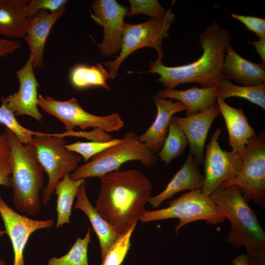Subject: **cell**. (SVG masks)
Here are the masks:
<instances>
[{
	"instance_id": "25",
	"label": "cell",
	"mask_w": 265,
	"mask_h": 265,
	"mask_svg": "<svg viewBox=\"0 0 265 265\" xmlns=\"http://www.w3.org/2000/svg\"><path fill=\"white\" fill-rule=\"evenodd\" d=\"M109 78L108 72L101 63L91 66L79 64L75 66L70 73L72 85L79 89L100 86L109 90L106 83L107 80Z\"/></svg>"
},
{
	"instance_id": "26",
	"label": "cell",
	"mask_w": 265,
	"mask_h": 265,
	"mask_svg": "<svg viewBox=\"0 0 265 265\" xmlns=\"http://www.w3.org/2000/svg\"><path fill=\"white\" fill-rule=\"evenodd\" d=\"M217 96L223 100L234 97L244 98L265 109V84L255 86L238 85L230 80L225 79L218 83Z\"/></svg>"
},
{
	"instance_id": "30",
	"label": "cell",
	"mask_w": 265,
	"mask_h": 265,
	"mask_svg": "<svg viewBox=\"0 0 265 265\" xmlns=\"http://www.w3.org/2000/svg\"><path fill=\"white\" fill-rule=\"evenodd\" d=\"M137 223L120 235L107 252L101 265H121L131 246V238Z\"/></svg>"
},
{
	"instance_id": "11",
	"label": "cell",
	"mask_w": 265,
	"mask_h": 265,
	"mask_svg": "<svg viewBox=\"0 0 265 265\" xmlns=\"http://www.w3.org/2000/svg\"><path fill=\"white\" fill-rule=\"evenodd\" d=\"M221 130L216 129L206 148L204 158V183L202 193L210 196L224 182L235 177L240 172L243 157L233 152L224 151L218 140Z\"/></svg>"
},
{
	"instance_id": "17",
	"label": "cell",
	"mask_w": 265,
	"mask_h": 265,
	"mask_svg": "<svg viewBox=\"0 0 265 265\" xmlns=\"http://www.w3.org/2000/svg\"><path fill=\"white\" fill-rule=\"evenodd\" d=\"M153 98L157 109L155 119L143 133L138 135V138L150 150L158 153L163 146L172 117L186 108L181 102H173L171 99L166 100L158 95Z\"/></svg>"
},
{
	"instance_id": "19",
	"label": "cell",
	"mask_w": 265,
	"mask_h": 265,
	"mask_svg": "<svg viewBox=\"0 0 265 265\" xmlns=\"http://www.w3.org/2000/svg\"><path fill=\"white\" fill-rule=\"evenodd\" d=\"M204 175L198 168L193 158L189 153L179 171L167 184L165 188L157 195L150 198L148 202L153 208H158L167 199L184 190L202 189L204 183Z\"/></svg>"
},
{
	"instance_id": "23",
	"label": "cell",
	"mask_w": 265,
	"mask_h": 265,
	"mask_svg": "<svg viewBox=\"0 0 265 265\" xmlns=\"http://www.w3.org/2000/svg\"><path fill=\"white\" fill-rule=\"evenodd\" d=\"M27 0H0V36L24 38L28 27L25 13Z\"/></svg>"
},
{
	"instance_id": "5",
	"label": "cell",
	"mask_w": 265,
	"mask_h": 265,
	"mask_svg": "<svg viewBox=\"0 0 265 265\" xmlns=\"http://www.w3.org/2000/svg\"><path fill=\"white\" fill-rule=\"evenodd\" d=\"M133 160L140 161L147 167H152L157 164L158 157L157 153L140 141L136 132L130 131L125 134L119 143L94 156L89 161L78 166L70 176L74 180H85L91 177L100 178L107 173L118 170L125 162Z\"/></svg>"
},
{
	"instance_id": "21",
	"label": "cell",
	"mask_w": 265,
	"mask_h": 265,
	"mask_svg": "<svg viewBox=\"0 0 265 265\" xmlns=\"http://www.w3.org/2000/svg\"><path fill=\"white\" fill-rule=\"evenodd\" d=\"M76 197L77 201L74 208L82 211L90 221L99 240L102 261L120 235L90 203L86 194L85 181L80 186Z\"/></svg>"
},
{
	"instance_id": "38",
	"label": "cell",
	"mask_w": 265,
	"mask_h": 265,
	"mask_svg": "<svg viewBox=\"0 0 265 265\" xmlns=\"http://www.w3.org/2000/svg\"><path fill=\"white\" fill-rule=\"evenodd\" d=\"M233 265H249L246 254H241L237 256L233 261Z\"/></svg>"
},
{
	"instance_id": "12",
	"label": "cell",
	"mask_w": 265,
	"mask_h": 265,
	"mask_svg": "<svg viewBox=\"0 0 265 265\" xmlns=\"http://www.w3.org/2000/svg\"><path fill=\"white\" fill-rule=\"evenodd\" d=\"M91 7L93 13L90 16L104 27V38L97 44L104 56L120 53L122 43V33L129 8L115 0H95Z\"/></svg>"
},
{
	"instance_id": "27",
	"label": "cell",
	"mask_w": 265,
	"mask_h": 265,
	"mask_svg": "<svg viewBox=\"0 0 265 265\" xmlns=\"http://www.w3.org/2000/svg\"><path fill=\"white\" fill-rule=\"evenodd\" d=\"M187 144V138L183 131L171 122L163 146L157 154L158 157L165 165H168L174 159L182 155Z\"/></svg>"
},
{
	"instance_id": "40",
	"label": "cell",
	"mask_w": 265,
	"mask_h": 265,
	"mask_svg": "<svg viewBox=\"0 0 265 265\" xmlns=\"http://www.w3.org/2000/svg\"><path fill=\"white\" fill-rule=\"evenodd\" d=\"M0 265H6V264L4 260L0 259Z\"/></svg>"
},
{
	"instance_id": "14",
	"label": "cell",
	"mask_w": 265,
	"mask_h": 265,
	"mask_svg": "<svg viewBox=\"0 0 265 265\" xmlns=\"http://www.w3.org/2000/svg\"><path fill=\"white\" fill-rule=\"evenodd\" d=\"M219 111L217 104L196 114L185 117L172 116L171 122L178 126L186 135L190 154L198 166L203 164L204 148L210 127Z\"/></svg>"
},
{
	"instance_id": "20",
	"label": "cell",
	"mask_w": 265,
	"mask_h": 265,
	"mask_svg": "<svg viewBox=\"0 0 265 265\" xmlns=\"http://www.w3.org/2000/svg\"><path fill=\"white\" fill-rule=\"evenodd\" d=\"M216 101L226 123L232 151L242 156L247 143L256 135L255 131L241 108L231 106L220 98Z\"/></svg>"
},
{
	"instance_id": "2",
	"label": "cell",
	"mask_w": 265,
	"mask_h": 265,
	"mask_svg": "<svg viewBox=\"0 0 265 265\" xmlns=\"http://www.w3.org/2000/svg\"><path fill=\"white\" fill-rule=\"evenodd\" d=\"M231 39L229 30L214 22L200 35L199 43L203 52L197 60L170 67L157 58L150 62L148 71L139 73L158 74L160 77L156 80L166 88L174 89L186 83H197L203 88L214 86L226 79L223 66L225 53Z\"/></svg>"
},
{
	"instance_id": "32",
	"label": "cell",
	"mask_w": 265,
	"mask_h": 265,
	"mask_svg": "<svg viewBox=\"0 0 265 265\" xmlns=\"http://www.w3.org/2000/svg\"><path fill=\"white\" fill-rule=\"evenodd\" d=\"M12 161L7 132L0 133V185L11 187Z\"/></svg>"
},
{
	"instance_id": "31",
	"label": "cell",
	"mask_w": 265,
	"mask_h": 265,
	"mask_svg": "<svg viewBox=\"0 0 265 265\" xmlns=\"http://www.w3.org/2000/svg\"><path fill=\"white\" fill-rule=\"evenodd\" d=\"M121 140L122 138H113L107 141H77L70 144H66V148L72 152L81 155L85 161L87 162L89 159L94 156L119 143Z\"/></svg>"
},
{
	"instance_id": "18",
	"label": "cell",
	"mask_w": 265,
	"mask_h": 265,
	"mask_svg": "<svg viewBox=\"0 0 265 265\" xmlns=\"http://www.w3.org/2000/svg\"><path fill=\"white\" fill-rule=\"evenodd\" d=\"M225 53L223 69L226 79H232L243 86L265 84V63H255L243 58L231 44Z\"/></svg>"
},
{
	"instance_id": "7",
	"label": "cell",
	"mask_w": 265,
	"mask_h": 265,
	"mask_svg": "<svg viewBox=\"0 0 265 265\" xmlns=\"http://www.w3.org/2000/svg\"><path fill=\"white\" fill-rule=\"evenodd\" d=\"M171 7L161 18L151 19L147 22L135 25L125 23L119 54L114 60L104 62L108 69L110 78L113 79L117 76L119 67L122 62L131 53L139 49L152 48L157 51L158 58L162 59V42L169 36L168 30L175 19Z\"/></svg>"
},
{
	"instance_id": "35",
	"label": "cell",
	"mask_w": 265,
	"mask_h": 265,
	"mask_svg": "<svg viewBox=\"0 0 265 265\" xmlns=\"http://www.w3.org/2000/svg\"><path fill=\"white\" fill-rule=\"evenodd\" d=\"M231 16L242 23L248 30L252 31L261 38H265V19L259 17L238 15L235 13Z\"/></svg>"
},
{
	"instance_id": "8",
	"label": "cell",
	"mask_w": 265,
	"mask_h": 265,
	"mask_svg": "<svg viewBox=\"0 0 265 265\" xmlns=\"http://www.w3.org/2000/svg\"><path fill=\"white\" fill-rule=\"evenodd\" d=\"M168 204L165 208L146 211L139 220L147 222L177 218L179 219L175 227L177 233L183 226L195 221L204 220L207 224L215 225L226 219L210 196L203 194L201 189L184 193Z\"/></svg>"
},
{
	"instance_id": "9",
	"label": "cell",
	"mask_w": 265,
	"mask_h": 265,
	"mask_svg": "<svg viewBox=\"0 0 265 265\" xmlns=\"http://www.w3.org/2000/svg\"><path fill=\"white\" fill-rule=\"evenodd\" d=\"M243 164L239 173L218 187H238L244 199L260 206L265 201V135L263 132L247 143L242 156Z\"/></svg>"
},
{
	"instance_id": "34",
	"label": "cell",
	"mask_w": 265,
	"mask_h": 265,
	"mask_svg": "<svg viewBox=\"0 0 265 265\" xmlns=\"http://www.w3.org/2000/svg\"><path fill=\"white\" fill-rule=\"evenodd\" d=\"M66 0H30L25 7V13L28 18L39 11L50 10L53 12L66 5Z\"/></svg>"
},
{
	"instance_id": "15",
	"label": "cell",
	"mask_w": 265,
	"mask_h": 265,
	"mask_svg": "<svg viewBox=\"0 0 265 265\" xmlns=\"http://www.w3.org/2000/svg\"><path fill=\"white\" fill-rule=\"evenodd\" d=\"M31 59L29 57L25 65L16 72L19 80L18 92L4 98L8 107L15 115H26L41 122L42 115L38 108V88Z\"/></svg>"
},
{
	"instance_id": "10",
	"label": "cell",
	"mask_w": 265,
	"mask_h": 265,
	"mask_svg": "<svg viewBox=\"0 0 265 265\" xmlns=\"http://www.w3.org/2000/svg\"><path fill=\"white\" fill-rule=\"evenodd\" d=\"M37 105L46 112L59 119L68 132L79 127L82 130L88 128L99 129L108 133L118 131L124 126V122L118 113L106 116L91 114L80 106L75 97L66 101H59L40 94Z\"/></svg>"
},
{
	"instance_id": "13",
	"label": "cell",
	"mask_w": 265,
	"mask_h": 265,
	"mask_svg": "<svg viewBox=\"0 0 265 265\" xmlns=\"http://www.w3.org/2000/svg\"><path fill=\"white\" fill-rule=\"evenodd\" d=\"M0 216L12 244L13 265H25L24 252L30 236L36 230L52 228L53 221L33 219L20 214L8 206L0 194Z\"/></svg>"
},
{
	"instance_id": "22",
	"label": "cell",
	"mask_w": 265,
	"mask_h": 265,
	"mask_svg": "<svg viewBox=\"0 0 265 265\" xmlns=\"http://www.w3.org/2000/svg\"><path fill=\"white\" fill-rule=\"evenodd\" d=\"M218 84L207 88H190L180 90L164 88L159 91V97L178 100L186 108L187 116L202 112L211 107L217 100Z\"/></svg>"
},
{
	"instance_id": "28",
	"label": "cell",
	"mask_w": 265,
	"mask_h": 265,
	"mask_svg": "<svg viewBox=\"0 0 265 265\" xmlns=\"http://www.w3.org/2000/svg\"><path fill=\"white\" fill-rule=\"evenodd\" d=\"M90 241L89 228L85 237L82 238H78L67 254L59 258H51L48 265H89L87 249Z\"/></svg>"
},
{
	"instance_id": "33",
	"label": "cell",
	"mask_w": 265,
	"mask_h": 265,
	"mask_svg": "<svg viewBox=\"0 0 265 265\" xmlns=\"http://www.w3.org/2000/svg\"><path fill=\"white\" fill-rule=\"evenodd\" d=\"M130 10L127 13L129 17L138 14H145L151 19H159L166 13L165 9L157 0H129Z\"/></svg>"
},
{
	"instance_id": "29",
	"label": "cell",
	"mask_w": 265,
	"mask_h": 265,
	"mask_svg": "<svg viewBox=\"0 0 265 265\" xmlns=\"http://www.w3.org/2000/svg\"><path fill=\"white\" fill-rule=\"evenodd\" d=\"M15 116L8 107L4 97H2L0 106V123L13 132L22 143L31 144L34 136L39 135L41 132L33 131L23 127L18 122Z\"/></svg>"
},
{
	"instance_id": "1",
	"label": "cell",
	"mask_w": 265,
	"mask_h": 265,
	"mask_svg": "<svg viewBox=\"0 0 265 265\" xmlns=\"http://www.w3.org/2000/svg\"><path fill=\"white\" fill-rule=\"evenodd\" d=\"M101 187L95 209L121 235L145 213L151 197L150 180L136 169L116 170L100 178Z\"/></svg>"
},
{
	"instance_id": "39",
	"label": "cell",
	"mask_w": 265,
	"mask_h": 265,
	"mask_svg": "<svg viewBox=\"0 0 265 265\" xmlns=\"http://www.w3.org/2000/svg\"><path fill=\"white\" fill-rule=\"evenodd\" d=\"M6 234L5 230H1L0 229V237L3 236Z\"/></svg>"
},
{
	"instance_id": "36",
	"label": "cell",
	"mask_w": 265,
	"mask_h": 265,
	"mask_svg": "<svg viewBox=\"0 0 265 265\" xmlns=\"http://www.w3.org/2000/svg\"><path fill=\"white\" fill-rule=\"evenodd\" d=\"M21 44L17 39H8L0 36V59L20 48Z\"/></svg>"
},
{
	"instance_id": "4",
	"label": "cell",
	"mask_w": 265,
	"mask_h": 265,
	"mask_svg": "<svg viewBox=\"0 0 265 265\" xmlns=\"http://www.w3.org/2000/svg\"><path fill=\"white\" fill-rule=\"evenodd\" d=\"M210 197L230 221L228 243L236 248L253 242L265 244V231L238 186L218 187Z\"/></svg>"
},
{
	"instance_id": "6",
	"label": "cell",
	"mask_w": 265,
	"mask_h": 265,
	"mask_svg": "<svg viewBox=\"0 0 265 265\" xmlns=\"http://www.w3.org/2000/svg\"><path fill=\"white\" fill-rule=\"evenodd\" d=\"M64 132H41L35 135L31 144L35 149L38 160L48 176V182L43 191L42 203L47 205L58 183L72 173L81 160L78 154L66 148Z\"/></svg>"
},
{
	"instance_id": "37",
	"label": "cell",
	"mask_w": 265,
	"mask_h": 265,
	"mask_svg": "<svg viewBox=\"0 0 265 265\" xmlns=\"http://www.w3.org/2000/svg\"><path fill=\"white\" fill-rule=\"evenodd\" d=\"M252 45L260 55L262 62L265 63V38H260L256 41H248Z\"/></svg>"
},
{
	"instance_id": "16",
	"label": "cell",
	"mask_w": 265,
	"mask_h": 265,
	"mask_svg": "<svg viewBox=\"0 0 265 265\" xmlns=\"http://www.w3.org/2000/svg\"><path fill=\"white\" fill-rule=\"evenodd\" d=\"M66 5L53 12L41 10L28 18V27L23 38L29 49L34 69L44 65V52L47 39L57 21L64 14Z\"/></svg>"
},
{
	"instance_id": "3",
	"label": "cell",
	"mask_w": 265,
	"mask_h": 265,
	"mask_svg": "<svg viewBox=\"0 0 265 265\" xmlns=\"http://www.w3.org/2000/svg\"><path fill=\"white\" fill-rule=\"evenodd\" d=\"M12 161V202L20 212L35 215L41 210L40 191L44 188V171L38 160L34 146L24 145L9 129Z\"/></svg>"
},
{
	"instance_id": "24",
	"label": "cell",
	"mask_w": 265,
	"mask_h": 265,
	"mask_svg": "<svg viewBox=\"0 0 265 265\" xmlns=\"http://www.w3.org/2000/svg\"><path fill=\"white\" fill-rule=\"evenodd\" d=\"M84 181V179H72L70 174H68L56 185L54 192L57 195V220L55 226L57 228L70 223L74 200L80 186Z\"/></svg>"
}]
</instances>
